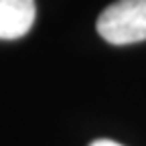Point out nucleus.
Masks as SVG:
<instances>
[{
	"instance_id": "7ed1b4c3",
	"label": "nucleus",
	"mask_w": 146,
	"mask_h": 146,
	"mask_svg": "<svg viewBox=\"0 0 146 146\" xmlns=\"http://www.w3.org/2000/svg\"><path fill=\"white\" fill-rule=\"evenodd\" d=\"M89 146H122V144H118L114 140H96V142H91Z\"/></svg>"
},
{
	"instance_id": "f257e3e1",
	"label": "nucleus",
	"mask_w": 146,
	"mask_h": 146,
	"mask_svg": "<svg viewBox=\"0 0 146 146\" xmlns=\"http://www.w3.org/2000/svg\"><path fill=\"white\" fill-rule=\"evenodd\" d=\"M96 27L112 45L146 41V0H116L102 10Z\"/></svg>"
},
{
	"instance_id": "f03ea898",
	"label": "nucleus",
	"mask_w": 146,
	"mask_h": 146,
	"mask_svg": "<svg viewBox=\"0 0 146 146\" xmlns=\"http://www.w3.org/2000/svg\"><path fill=\"white\" fill-rule=\"evenodd\" d=\"M36 16L35 0H0V39L12 41L25 36Z\"/></svg>"
}]
</instances>
